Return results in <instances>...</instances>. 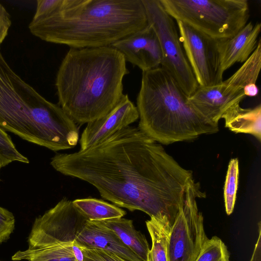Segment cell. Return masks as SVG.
Segmentation results:
<instances>
[{
	"label": "cell",
	"instance_id": "cell-1",
	"mask_svg": "<svg viewBox=\"0 0 261 261\" xmlns=\"http://www.w3.org/2000/svg\"><path fill=\"white\" fill-rule=\"evenodd\" d=\"M50 165L64 175L89 183L115 205L167 220L171 225L193 179L192 171L162 145L132 126L86 149L56 154Z\"/></svg>",
	"mask_w": 261,
	"mask_h": 261
},
{
	"label": "cell",
	"instance_id": "cell-2",
	"mask_svg": "<svg viewBox=\"0 0 261 261\" xmlns=\"http://www.w3.org/2000/svg\"><path fill=\"white\" fill-rule=\"evenodd\" d=\"M148 25L142 0H66L61 9L36 11L30 32L73 48L111 46Z\"/></svg>",
	"mask_w": 261,
	"mask_h": 261
},
{
	"label": "cell",
	"instance_id": "cell-3",
	"mask_svg": "<svg viewBox=\"0 0 261 261\" xmlns=\"http://www.w3.org/2000/svg\"><path fill=\"white\" fill-rule=\"evenodd\" d=\"M128 73L124 56L111 46L70 48L56 75L58 105L75 123L93 121L119 101Z\"/></svg>",
	"mask_w": 261,
	"mask_h": 261
},
{
	"label": "cell",
	"instance_id": "cell-4",
	"mask_svg": "<svg viewBox=\"0 0 261 261\" xmlns=\"http://www.w3.org/2000/svg\"><path fill=\"white\" fill-rule=\"evenodd\" d=\"M0 127L54 151L74 148L79 140L74 121L15 73L1 49Z\"/></svg>",
	"mask_w": 261,
	"mask_h": 261
},
{
	"label": "cell",
	"instance_id": "cell-5",
	"mask_svg": "<svg viewBox=\"0 0 261 261\" xmlns=\"http://www.w3.org/2000/svg\"><path fill=\"white\" fill-rule=\"evenodd\" d=\"M188 97L161 66L143 71L137 98L138 128L165 145L217 133L218 125L195 111L188 103Z\"/></svg>",
	"mask_w": 261,
	"mask_h": 261
},
{
	"label": "cell",
	"instance_id": "cell-6",
	"mask_svg": "<svg viewBox=\"0 0 261 261\" xmlns=\"http://www.w3.org/2000/svg\"><path fill=\"white\" fill-rule=\"evenodd\" d=\"M87 220L72 201L63 198L36 218L28 238V249L17 251L12 259L77 261L73 252V244Z\"/></svg>",
	"mask_w": 261,
	"mask_h": 261
},
{
	"label": "cell",
	"instance_id": "cell-7",
	"mask_svg": "<svg viewBox=\"0 0 261 261\" xmlns=\"http://www.w3.org/2000/svg\"><path fill=\"white\" fill-rule=\"evenodd\" d=\"M166 11L182 21L216 39L236 35L248 23L247 0H160Z\"/></svg>",
	"mask_w": 261,
	"mask_h": 261
},
{
	"label": "cell",
	"instance_id": "cell-8",
	"mask_svg": "<svg viewBox=\"0 0 261 261\" xmlns=\"http://www.w3.org/2000/svg\"><path fill=\"white\" fill-rule=\"evenodd\" d=\"M148 24L159 39L162 54L161 67L175 81L188 97L199 86L189 65L175 20L160 0H142Z\"/></svg>",
	"mask_w": 261,
	"mask_h": 261
},
{
	"label": "cell",
	"instance_id": "cell-9",
	"mask_svg": "<svg viewBox=\"0 0 261 261\" xmlns=\"http://www.w3.org/2000/svg\"><path fill=\"white\" fill-rule=\"evenodd\" d=\"M205 197L199 182L193 179L186 188L182 206L170 227L169 261H195L199 255L208 238L196 198Z\"/></svg>",
	"mask_w": 261,
	"mask_h": 261
},
{
	"label": "cell",
	"instance_id": "cell-10",
	"mask_svg": "<svg viewBox=\"0 0 261 261\" xmlns=\"http://www.w3.org/2000/svg\"><path fill=\"white\" fill-rule=\"evenodd\" d=\"M186 56L201 87L212 86L223 81L220 42L180 21H176Z\"/></svg>",
	"mask_w": 261,
	"mask_h": 261
},
{
	"label": "cell",
	"instance_id": "cell-11",
	"mask_svg": "<svg viewBox=\"0 0 261 261\" xmlns=\"http://www.w3.org/2000/svg\"><path fill=\"white\" fill-rule=\"evenodd\" d=\"M245 97L242 81L234 73L217 85L198 86L188 97V102L200 115L218 125L223 115L230 108L240 104Z\"/></svg>",
	"mask_w": 261,
	"mask_h": 261
},
{
	"label": "cell",
	"instance_id": "cell-12",
	"mask_svg": "<svg viewBox=\"0 0 261 261\" xmlns=\"http://www.w3.org/2000/svg\"><path fill=\"white\" fill-rule=\"evenodd\" d=\"M137 107L127 94L123 95L117 104L107 114L87 123L80 140V150L100 143L119 130L139 119Z\"/></svg>",
	"mask_w": 261,
	"mask_h": 261
},
{
	"label": "cell",
	"instance_id": "cell-13",
	"mask_svg": "<svg viewBox=\"0 0 261 261\" xmlns=\"http://www.w3.org/2000/svg\"><path fill=\"white\" fill-rule=\"evenodd\" d=\"M119 51L125 60L143 71L161 66L162 54L158 37L148 25L111 45Z\"/></svg>",
	"mask_w": 261,
	"mask_h": 261
},
{
	"label": "cell",
	"instance_id": "cell-14",
	"mask_svg": "<svg viewBox=\"0 0 261 261\" xmlns=\"http://www.w3.org/2000/svg\"><path fill=\"white\" fill-rule=\"evenodd\" d=\"M75 241L80 247L105 250L127 261H142L121 242L113 230L99 221L87 220L76 236Z\"/></svg>",
	"mask_w": 261,
	"mask_h": 261
},
{
	"label": "cell",
	"instance_id": "cell-15",
	"mask_svg": "<svg viewBox=\"0 0 261 261\" xmlns=\"http://www.w3.org/2000/svg\"><path fill=\"white\" fill-rule=\"evenodd\" d=\"M261 24L251 21L231 38L220 40V54L221 70L224 73L236 63H244L256 49Z\"/></svg>",
	"mask_w": 261,
	"mask_h": 261
},
{
	"label": "cell",
	"instance_id": "cell-16",
	"mask_svg": "<svg viewBox=\"0 0 261 261\" xmlns=\"http://www.w3.org/2000/svg\"><path fill=\"white\" fill-rule=\"evenodd\" d=\"M225 126L235 133L249 134L261 140V106L244 109L237 105L222 117Z\"/></svg>",
	"mask_w": 261,
	"mask_h": 261
},
{
	"label": "cell",
	"instance_id": "cell-17",
	"mask_svg": "<svg viewBox=\"0 0 261 261\" xmlns=\"http://www.w3.org/2000/svg\"><path fill=\"white\" fill-rule=\"evenodd\" d=\"M113 230L121 242L142 261H147L150 250L144 234L137 230L131 220L122 218L99 221Z\"/></svg>",
	"mask_w": 261,
	"mask_h": 261
},
{
	"label": "cell",
	"instance_id": "cell-18",
	"mask_svg": "<svg viewBox=\"0 0 261 261\" xmlns=\"http://www.w3.org/2000/svg\"><path fill=\"white\" fill-rule=\"evenodd\" d=\"M152 245L147 261H169L168 243L171 224L167 220L151 217L146 221Z\"/></svg>",
	"mask_w": 261,
	"mask_h": 261
},
{
	"label": "cell",
	"instance_id": "cell-19",
	"mask_svg": "<svg viewBox=\"0 0 261 261\" xmlns=\"http://www.w3.org/2000/svg\"><path fill=\"white\" fill-rule=\"evenodd\" d=\"M72 202L88 221L119 218L126 215V212L118 206L96 198L76 199Z\"/></svg>",
	"mask_w": 261,
	"mask_h": 261
},
{
	"label": "cell",
	"instance_id": "cell-20",
	"mask_svg": "<svg viewBox=\"0 0 261 261\" xmlns=\"http://www.w3.org/2000/svg\"><path fill=\"white\" fill-rule=\"evenodd\" d=\"M239 161L231 159L228 164L224 186V200L226 214L230 215L233 211L238 186Z\"/></svg>",
	"mask_w": 261,
	"mask_h": 261
},
{
	"label": "cell",
	"instance_id": "cell-21",
	"mask_svg": "<svg viewBox=\"0 0 261 261\" xmlns=\"http://www.w3.org/2000/svg\"><path fill=\"white\" fill-rule=\"evenodd\" d=\"M195 261H229L227 246L217 236L207 239Z\"/></svg>",
	"mask_w": 261,
	"mask_h": 261
},
{
	"label": "cell",
	"instance_id": "cell-22",
	"mask_svg": "<svg viewBox=\"0 0 261 261\" xmlns=\"http://www.w3.org/2000/svg\"><path fill=\"white\" fill-rule=\"evenodd\" d=\"M13 162L29 163V160L17 150L10 136L0 127V167Z\"/></svg>",
	"mask_w": 261,
	"mask_h": 261
},
{
	"label": "cell",
	"instance_id": "cell-23",
	"mask_svg": "<svg viewBox=\"0 0 261 261\" xmlns=\"http://www.w3.org/2000/svg\"><path fill=\"white\" fill-rule=\"evenodd\" d=\"M80 248L83 254V261H127L113 252L105 250Z\"/></svg>",
	"mask_w": 261,
	"mask_h": 261
},
{
	"label": "cell",
	"instance_id": "cell-24",
	"mask_svg": "<svg viewBox=\"0 0 261 261\" xmlns=\"http://www.w3.org/2000/svg\"><path fill=\"white\" fill-rule=\"evenodd\" d=\"M14 227L15 218L13 214L0 206V244L9 238Z\"/></svg>",
	"mask_w": 261,
	"mask_h": 261
},
{
	"label": "cell",
	"instance_id": "cell-25",
	"mask_svg": "<svg viewBox=\"0 0 261 261\" xmlns=\"http://www.w3.org/2000/svg\"><path fill=\"white\" fill-rule=\"evenodd\" d=\"M11 16L6 8L0 4V46L8 35L11 25Z\"/></svg>",
	"mask_w": 261,
	"mask_h": 261
},
{
	"label": "cell",
	"instance_id": "cell-26",
	"mask_svg": "<svg viewBox=\"0 0 261 261\" xmlns=\"http://www.w3.org/2000/svg\"><path fill=\"white\" fill-rule=\"evenodd\" d=\"M258 236L255 247L249 261H261V225L258 224Z\"/></svg>",
	"mask_w": 261,
	"mask_h": 261
},
{
	"label": "cell",
	"instance_id": "cell-27",
	"mask_svg": "<svg viewBox=\"0 0 261 261\" xmlns=\"http://www.w3.org/2000/svg\"><path fill=\"white\" fill-rule=\"evenodd\" d=\"M258 88L255 83L249 84L244 88L245 96H255L258 94Z\"/></svg>",
	"mask_w": 261,
	"mask_h": 261
},
{
	"label": "cell",
	"instance_id": "cell-28",
	"mask_svg": "<svg viewBox=\"0 0 261 261\" xmlns=\"http://www.w3.org/2000/svg\"><path fill=\"white\" fill-rule=\"evenodd\" d=\"M72 250L77 261H83V254L81 248L77 245L75 240L73 244Z\"/></svg>",
	"mask_w": 261,
	"mask_h": 261
},
{
	"label": "cell",
	"instance_id": "cell-29",
	"mask_svg": "<svg viewBox=\"0 0 261 261\" xmlns=\"http://www.w3.org/2000/svg\"><path fill=\"white\" fill-rule=\"evenodd\" d=\"M1 168L0 167V170H1Z\"/></svg>",
	"mask_w": 261,
	"mask_h": 261
}]
</instances>
